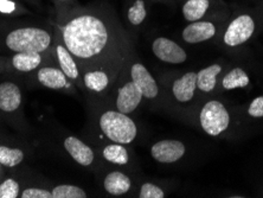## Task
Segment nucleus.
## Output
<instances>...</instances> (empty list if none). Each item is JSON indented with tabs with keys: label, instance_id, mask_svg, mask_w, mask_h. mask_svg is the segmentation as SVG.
<instances>
[{
	"label": "nucleus",
	"instance_id": "nucleus-1",
	"mask_svg": "<svg viewBox=\"0 0 263 198\" xmlns=\"http://www.w3.org/2000/svg\"><path fill=\"white\" fill-rule=\"evenodd\" d=\"M63 40L71 55L88 60L100 55L106 48L108 31L94 15H81L64 26Z\"/></svg>",
	"mask_w": 263,
	"mask_h": 198
},
{
	"label": "nucleus",
	"instance_id": "nucleus-2",
	"mask_svg": "<svg viewBox=\"0 0 263 198\" xmlns=\"http://www.w3.org/2000/svg\"><path fill=\"white\" fill-rule=\"evenodd\" d=\"M50 42V34L37 28L17 29L6 37V45L15 52L41 53L49 48Z\"/></svg>",
	"mask_w": 263,
	"mask_h": 198
},
{
	"label": "nucleus",
	"instance_id": "nucleus-3",
	"mask_svg": "<svg viewBox=\"0 0 263 198\" xmlns=\"http://www.w3.org/2000/svg\"><path fill=\"white\" fill-rule=\"evenodd\" d=\"M100 127L107 138L118 143H129L137 137L138 130L133 120L121 112L108 111L100 119Z\"/></svg>",
	"mask_w": 263,
	"mask_h": 198
},
{
	"label": "nucleus",
	"instance_id": "nucleus-4",
	"mask_svg": "<svg viewBox=\"0 0 263 198\" xmlns=\"http://www.w3.org/2000/svg\"><path fill=\"white\" fill-rule=\"evenodd\" d=\"M200 126L205 133L211 137H218L224 131L228 130L230 123L229 112L226 106L219 101L212 100L204 104L199 115Z\"/></svg>",
	"mask_w": 263,
	"mask_h": 198
},
{
	"label": "nucleus",
	"instance_id": "nucleus-5",
	"mask_svg": "<svg viewBox=\"0 0 263 198\" xmlns=\"http://www.w3.org/2000/svg\"><path fill=\"white\" fill-rule=\"evenodd\" d=\"M255 30V23L248 14L239 15L230 23L224 33V43L229 46H237L246 43Z\"/></svg>",
	"mask_w": 263,
	"mask_h": 198
},
{
	"label": "nucleus",
	"instance_id": "nucleus-6",
	"mask_svg": "<svg viewBox=\"0 0 263 198\" xmlns=\"http://www.w3.org/2000/svg\"><path fill=\"white\" fill-rule=\"evenodd\" d=\"M153 52L160 61L171 64H180L186 61L187 55L184 49L173 41L160 37L153 42Z\"/></svg>",
	"mask_w": 263,
	"mask_h": 198
},
{
	"label": "nucleus",
	"instance_id": "nucleus-7",
	"mask_svg": "<svg viewBox=\"0 0 263 198\" xmlns=\"http://www.w3.org/2000/svg\"><path fill=\"white\" fill-rule=\"evenodd\" d=\"M151 154L157 161L172 164L184 156L185 146L178 140H161L152 146Z\"/></svg>",
	"mask_w": 263,
	"mask_h": 198
},
{
	"label": "nucleus",
	"instance_id": "nucleus-8",
	"mask_svg": "<svg viewBox=\"0 0 263 198\" xmlns=\"http://www.w3.org/2000/svg\"><path fill=\"white\" fill-rule=\"evenodd\" d=\"M142 93L133 81L126 83L122 88L119 89L117 107L123 114H129L137 110L142 99Z\"/></svg>",
	"mask_w": 263,
	"mask_h": 198
},
{
	"label": "nucleus",
	"instance_id": "nucleus-9",
	"mask_svg": "<svg viewBox=\"0 0 263 198\" xmlns=\"http://www.w3.org/2000/svg\"><path fill=\"white\" fill-rule=\"evenodd\" d=\"M132 81L138 85L142 95L147 99H154L159 93L158 85L152 75L141 63H135L132 65L130 69Z\"/></svg>",
	"mask_w": 263,
	"mask_h": 198
},
{
	"label": "nucleus",
	"instance_id": "nucleus-10",
	"mask_svg": "<svg viewBox=\"0 0 263 198\" xmlns=\"http://www.w3.org/2000/svg\"><path fill=\"white\" fill-rule=\"evenodd\" d=\"M215 33L216 28L212 23L196 22L184 29L183 38L189 44H196V43L210 40L215 36Z\"/></svg>",
	"mask_w": 263,
	"mask_h": 198
},
{
	"label": "nucleus",
	"instance_id": "nucleus-11",
	"mask_svg": "<svg viewBox=\"0 0 263 198\" xmlns=\"http://www.w3.org/2000/svg\"><path fill=\"white\" fill-rule=\"evenodd\" d=\"M64 147L68 153L79 163L80 165L89 166L94 161V152L90 147L75 137H69L64 140Z\"/></svg>",
	"mask_w": 263,
	"mask_h": 198
},
{
	"label": "nucleus",
	"instance_id": "nucleus-12",
	"mask_svg": "<svg viewBox=\"0 0 263 198\" xmlns=\"http://www.w3.org/2000/svg\"><path fill=\"white\" fill-rule=\"evenodd\" d=\"M197 88V74L196 73H186L180 79H178L175 83H173L172 92L175 98L179 101V102H189L191 101L193 95H195V91Z\"/></svg>",
	"mask_w": 263,
	"mask_h": 198
},
{
	"label": "nucleus",
	"instance_id": "nucleus-13",
	"mask_svg": "<svg viewBox=\"0 0 263 198\" xmlns=\"http://www.w3.org/2000/svg\"><path fill=\"white\" fill-rule=\"evenodd\" d=\"M22 102V93L18 85L12 82L0 84V110L4 112H13L18 110Z\"/></svg>",
	"mask_w": 263,
	"mask_h": 198
},
{
	"label": "nucleus",
	"instance_id": "nucleus-14",
	"mask_svg": "<svg viewBox=\"0 0 263 198\" xmlns=\"http://www.w3.org/2000/svg\"><path fill=\"white\" fill-rule=\"evenodd\" d=\"M104 189L108 193L114 196H120L125 195L126 192L129 191L132 183L130 179L126 174L122 172H118V171H114L108 174L104 179Z\"/></svg>",
	"mask_w": 263,
	"mask_h": 198
},
{
	"label": "nucleus",
	"instance_id": "nucleus-15",
	"mask_svg": "<svg viewBox=\"0 0 263 198\" xmlns=\"http://www.w3.org/2000/svg\"><path fill=\"white\" fill-rule=\"evenodd\" d=\"M38 81L46 88L61 89L67 85L65 74L55 68H43L37 74Z\"/></svg>",
	"mask_w": 263,
	"mask_h": 198
},
{
	"label": "nucleus",
	"instance_id": "nucleus-16",
	"mask_svg": "<svg viewBox=\"0 0 263 198\" xmlns=\"http://www.w3.org/2000/svg\"><path fill=\"white\" fill-rule=\"evenodd\" d=\"M220 71H222V67L219 64H212L210 67L202 69L197 74V87L205 93L212 92L216 87L217 75Z\"/></svg>",
	"mask_w": 263,
	"mask_h": 198
},
{
	"label": "nucleus",
	"instance_id": "nucleus-17",
	"mask_svg": "<svg viewBox=\"0 0 263 198\" xmlns=\"http://www.w3.org/2000/svg\"><path fill=\"white\" fill-rule=\"evenodd\" d=\"M42 57L37 52H18L12 58L13 67L19 71H31L41 64Z\"/></svg>",
	"mask_w": 263,
	"mask_h": 198
},
{
	"label": "nucleus",
	"instance_id": "nucleus-18",
	"mask_svg": "<svg viewBox=\"0 0 263 198\" xmlns=\"http://www.w3.org/2000/svg\"><path fill=\"white\" fill-rule=\"evenodd\" d=\"M208 0H187L183 7V14L189 22H198L208 11Z\"/></svg>",
	"mask_w": 263,
	"mask_h": 198
},
{
	"label": "nucleus",
	"instance_id": "nucleus-19",
	"mask_svg": "<svg viewBox=\"0 0 263 198\" xmlns=\"http://www.w3.org/2000/svg\"><path fill=\"white\" fill-rule=\"evenodd\" d=\"M57 57H59L62 71L65 74V76L69 79H77L79 70H77L75 61L71 57V52L64 46L59 45L57 46Z\"/></svg>",
	"mask_w": 263,
	"mask_h": 198
},
{
	"label": "nucleus",
	"instance_id": "nucleus-20",
	"mask_svg": "<svg viewBox=\"0 0 263 198\" xmlns=\"http://www.w3.org/2000/svg\"><path fill=\"white\" fill-rule=\"evenodd\" d=\"M223 88L227 91H233L236 88H245L249 84V77L241 68H235L223 79Z\"/></svg>",
	"mask_w": 263,
	"mask_h": 198
},
{
	"label": "nucleus",
	"instance_id": "nucleus-21",
	"mask_svg": "<svg viewBox=\"0 0 263 198\" xmlns=\"http://www.w3.org/2000/svg\"><path fill=\"white\" fill-rule=\"evenodd\" d=\"M103 158L109 163L118 165H125L128 163L129 157L128 152L122 143H118V145H109L106 149H103Z\"/></svg>",
	"mask_w": 263,
	"mask_h": 198
},
{
	"label": "nucleus",
	"instance_id": "nucleus-22",
	"mask_svg": "<svg viewBox=\"0 0 263 198\" xmlns=\"http://www.w3.org/2000/svg\"><path fill=\"white\" fill-rule=\"evenodd\" d=\"M109 83L107 74L103 71H90L84 75V84L88 89L94 92H103Z\"/></svg>",
	"mask_w": 263,
	"mask_h": 198
},
{
	"label": "nucleus",
	"instance_id": "nucleus-23",
	"mask_svg": "<svg viewBox=\"0 0 263 198\" xmlns=\"http://www.w3.org/2000/svg\"><path fill=\"white\" fill-rule=\"evenodd\" d=\"M24 159V153L19 149H9V147L0 146V164L13 168L21 164Z\"/></svg>",
	"mask_w": 263,
	"mask_h": 198
},
{
	"label": "nucleus",
	"instance_id": "nucleus-24",
	"mask_svg": "<svg viewBox=\"0 0 263 198\" xmlns=\"http://www.w3.org/2000/svg\"><path fill=\"white\" fill-rule=\"evenodd\" d=\"M87 193L75 185H59L52 190V198H86Z\"/></svg>",
	"mask_w": 263,
	"mask_h": 198
},
{
	"label": "nucleus",
	"instance_id": "nucleus-25",
	"mask_svg": "<svg viewBox=\"0 0 263 198\" xmlns=\"http://www.w3.org/2000/svg\"><path fill=\"white\" fill-rule=\"evenodd\" d=\"M146 9L142 0H137L134 5L128 10V19L133 25H139L145 21Z\"/></svg>",
	"mask_w": 263,
	"mask_h": 198
},
{
	"label": "nucleus",
	"instance_id": "nucleus-26",
	"mask_svg": "<svg viewBox=\"0 0 263 198\" xmlns=\"http://www.w3.org/2000/svg\"><path fill=\"white\" fill-rule=\"evenodd\" d=\"M19 185L14 179H6L0 185V198H17Z\"/></svg>",
	"mask_w": 263,
	"mask_h": 198
},
{
	"label": "nucleus",
	"instance_id": "nucleus-27",
	"mask_svg": "<svg viewBox=\"0 0 263 198\" xmlns=\"http://www.w3.org/2000/svg\"><path fill=\"white\" fill-rule=\"evenodd\" d=\"M140 197L141 198H164L165 193L159 186L151 184V183H145L141 186Z\"/></svg>",
	"mask_w": 263,
	"mask_h": 198
},
{
	"label": "nucleus",
	"instance_id": "nucleus-28",
	"mask_svg": "<svg viewBox=\"0 0 263 198\" xmlns=\"http://www.w3.org/2000/svg\"><path fill=\"white\" fill-rule=\"evenodd\" d=\"M23 198H52V192L43 189L30 188L22 193Z\"/></svg>",
	"mask_w": 263,
	"mask_h": 198
},
{
	"label": "nucleus",
	"instance_id": "nucleus-29",
	"mask_svg": "<svg viewBox=\"0 0 263 198\" xmlns=\"http://www.w3.org/2000/svg\"><path fill=\"white\" fill-rule=\"evenodd\" d=\"M248 113L253 118H263V96H258L253 100L249 106Z\"/></svg>",
	"mask_w": 263,
	"mask_h": 198
},
{
	"label": "nucleus",
	"instance_id": "nucleus-30",
	"mask_svg": "<svg viewBox=\"0 0 263 198\" xmlns=\"http://www.w3.org/2000/svg\"><path fill=\"white\" fill-rule=\"evenodd\" d=\"M15 10V4L11 0H0V12L12 13Z\"/></svg>",
	"mask_w": 263,
	"mask_h": 198
}]
</instances>
